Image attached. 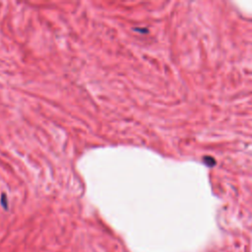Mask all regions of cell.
Segmentation results:
<instances>
[]
</instances>
